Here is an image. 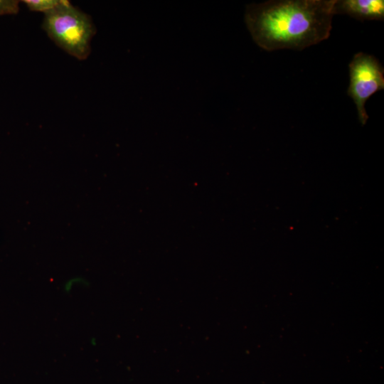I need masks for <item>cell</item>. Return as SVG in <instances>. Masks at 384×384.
Returning <instances> with one entry per match:
<instances>
[{
	"label": "cell",
	"instance_id": "6da1fadb",
	"mask_svg": "<svg viewBox=\"0 0 384 384\" xmlns=\"http://www.w3.org/2000/svg\"><path fill=\"white\" fill-rule=\"evenodd\" d=\"M335 0H277L246 6L245 21L261 48L302 50L327 39Z\"/></svg>",
	"mask_w": 384,
	"mask_h": 384
},
{
	"label": "cell",
	"instance_id": "5b68a950",
	"mask_svg": "<svg viewBox=\"0 0 384 384\" xmlns=\"http://www.w3.org/2000/svg\"><path fill=\"white\" fill-rule=\"evenodd\" d=\"M62 0H24L23 4L32 11L43 12L50 11L58 6Z\"/></svg>",
	"mask_w": 384,
	"mask_h": 384
},
{
	"label": "cell",
	"instance_id": "3957f363",
	"mask_svg": "<svg viewBox=\"0 0 384 384\" xmlns=\"http://www.w3.org/2000/svg\"><path fill=\"white\" fill-rule=\"evenodd\" d=\"M350 83L347 95L353 100L358 119L365 124L368 115L365 105L368 98L384 89V68L373 55L356 53L348 64Z\"/></svg>",
	"mask_w": 384,
	"mask_h": 384
},
{
	"label": "cell",
	"instance_id": "52a82bcc",
	"mask_svg": "<svg viewBox=\"0 0 384 384\" xmlns=\"http://www.w3.org/2000/svg\"><path fill=\"white\" fill-rule=\"evenodd\" d=\"M85 283L84 279L80 277L71 278L64 284L63 289L65 292H71L75 286H82Z\"/></svg>",
	"mask_w": 384,
	"mask_h": 384
},
{
	"label": "cell",
	"instance_id": "277c9868",
	"mask_svg": "<svg viewBox=\"0 0 384 384\" xmlns=\"http://www.w3.org/2000/svg\"><path fill=\"white\" fill-rule=\"evenodd\" d=\"M333 14H345L358 21H383V0H335Z\"/></svg>",
	"mask_w": 384,
	"mask_h": 384
},
{
	"label": "cell",
	"instance_id": "8992f818",
	"mask_svg": "<svg viewBox=\"0 0 384 384\" xmlns=\"http://www.w3.org/2000/svg\"><path fill=\"white\" fill-rule=\"evenodd\" d=\"M19 10V1L16 0H0V16L16 14Z\"/></svg>",
	"mask_w": 384,
	"mask_h": 384
},
{
	"label": "cell",
	"instance_id": "7a4b0ae2",
	"mask_svg": "<svg viewBox=\"0 0 384 384\" xmlns=\"http://www.w3.org/2000/svg\"><path fill=\"white\" fill-rule=\"evenodd\" d=\"M42 27L61 49L78 60L90 55L96 30L89 15L67 0L45 14Z\"/></svg>",
	"mask_w": 384,
	"mask_h": 384
}]
</instances>
